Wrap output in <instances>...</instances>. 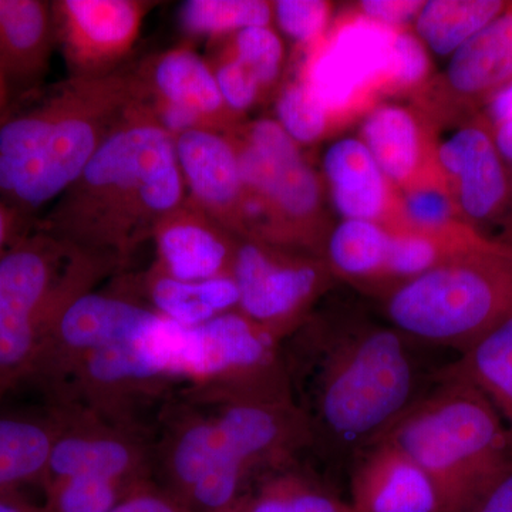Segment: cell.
<instances>
[{
  "mask_svg": "<svg viewBox=\"0 0 512 512\" xmlns=\"http://www.w3.org/2000/svg\"><path fill=\"white\" fill-rule=\"evenodd\" d=\"M154 264L178 281L201 282L232 276L237 235L218 224L190 197L158 222Z\"/></svg>",
  "mask_w": 512,
  "mask_h": 512,
  "instance_id": "obj_20",
  "label": "cell"
},
{
  "mask_svg": "<svg viewBox=\"0 0 512 512\" xmlns=\"http://www.w3.org/2000/svg\"><path fill=\"white\" fill-rule=\"evenodd\" d=\"M198 407L208 410L254 480L296 466L302 453L315 448L311 424L293 399H234Z\"/></svg>",
  "mask_w": 512,
  "mask_h": 512,
  "instance_id": "obj_16",
  "label": "cell"
},
{
  "mask_svg": "<svg viewBox=\"0 0 512 512\" xmlns=\"http://www.w3.org/2000/svg\"><path fill=\"white\" fill-rule=\"evenodd\" d=\"M274 6L264 0H190L181 8V26L191 35L214 39L255 26H271Z\"/></svg>",
  "mask_w": 512,
  "mask_h": 512,
  "instance_id": "obj_31",
  "label": "cell"
},
{
  "mask_svg": "<svg viewBox=\"0 0 512 512\" xmlns=\"http://www.w3.org/2000/svg\"><path fill=\"white\" fill-rule=\"evenodd\" d=\"M231 512H241V511L235 510V511H231Z\"/></svg>",
  "mask_w": 512,
  "mask_h": 512,
  "instance_id": "obj_47",
  "label": "cell"
},
{
  "mask_svg": "<svg viewBox=\"0 0 512 512\" xmlns=\"http://www.w3.org/2000/svg\"><path fill=\"white\" fill-rule=\"evenodd\" d=\"M495 144L503 157L512 184V121L493 128Z\"/></svg>",
  "mask_w": 512,
  "mask_h": 512,
  "instance_id": "obj_44",
  "label": "cell"
},
{
  "mask_svg": "<svg viewBox=\"0 0 512 512\" xmlns=\"http://www.w3.org/2000/svg\"><path fill=\"white\" fill-rule=\"evenodd\" d=\"M322 170L330 200L343 220L376 222L389 232L406 229L400 191L359 137H345L329 146Z\"/></svg>",
  "mask_w": 512,
  "mask_h": 512,
  "instance_id": "obj_21",
  "label": "cell"
},
{
  "mask_svg": "<svg viewBox=\"0 0 512 512\" xmlns=\"http://www.w3.org/2000/svg\"><path fill=\"white\" fill-rule=\"evenodd\" d=\"M356 458L349 501L357 512H443L429 474L389 441H377Z\"/></svg>",
  "mask_w": 512,
  "mask_h": 512,
  "instance_id": "obj_22",
  "label": "cell"
},
{
  "mask_svg": "<svg viewBox=\"0 0 512 512\" xmlns=\"http://www.w3.org/2000/svg\"><path fill=\"white\" fill-rule=\"evenodd\" d=\"M228 133L247 192L245 238L323 258L329 234L323 183L301 147L272 119L241 123Z\"/></svg>",
  "mask_w": 512,
  "mask_h": 512,
  "instance_id": "obj_8",
  "label": "cell"
},
{
  "mask_svg": "<svg viewBox=\"0 0 512 512\" xmlns=\"http://www.w3.org/2000/svg\"><path fill=\"white\" fill-rule=\"evenodd\" d=\"M185 198L175 137L138 100L37 228L121 265Z\"/></svg>",
  "mask_w": 512,
  "mask_h": 512,
  "instance_id": "obj_2",
  "label": "cell"
},
{
  "mask_svg": "<svg viewBox=\"0 0 512 512\" xmlns=\"http://www.w3.org/2000/svg\"><path fill=\"white\" fill-rule=\"evenodd\" d=\"M272 6L279 28L301 49L315 45L328 32L332 3L323 0H278Z\"/></svg>",
  "mask_w": 512,
  "mask_h": 512,
  "instance_id": "obj_37",
  "label": "cell"
},
{
  "mask_svg": "<svg viewBox=\"0 0 512 512\" xmlns=\"http://www.w3.org/2000/svg\"><path fill=\"white\" fill-rule=\"evenodd\" d=\"M394 329L464 350L512 313V244L485 239L384 296Z\"/></svg>",
  "mask_w": 512,
  "mask_h": 512,
  "instance_id": "obj_5",
  "label": "cell"
},
{
  "mask_svg": "<svg viewBox=\"0 0 512 512\" xmlns=\"http://www.w3.org/2000/svg\"><path fill=\"white\" fill-rule=\"evenodd\" d=\"M241 512H357L343 500L296 466L256 477Z\"/></svg>",
  "mask_w": 512,
  "mask_h": 512,
  "instance_id": "obj_29",
  "label": "cell"
},
{
  "mask_svg": "<svg viewBox=\"0 0 512 512\" xmlns=\"http://www.w3.org/2000/svg\"><path fill=\"white\" fill-rule=\"evenodd\" d=\"M133 73L141 103L174 137L195 128L229 131L242 123L222 99L210 63L191 47L151 56Z\"/></svg>",
  "mask_w": 512,
  "mask_h": 512,
  "instance_id": "obj_15",
  "label": "cell"
},
{
  "mask_svg": "<svg viewBox=\"0 0 512 512\" xmlns=\"http://www.w3.org/2000/svg\"><path fill=\"white\" fill-rule=\"evenodd\" d=\"M392 325L352 315L313 316L282 342L292 396L315 450L359 456L386 436L436 380Z\"/></svg>",
  "mask_w": 512,
  "mask_h": 512,
  "instance_id": "obj_1",
  "label": "cell"
},
{
  "mask_svg": "<svg viewBox=\"0 0 512 512\" xmlns=\"http://www.w3.org/2000/svg\"><path fill=\"white\" fill-rule=\"evenodd\" d=\"M20 221L22 220L18 215L10 210L8 205L0 201V255L19 237L16 235V231H18Z\"/></svg>",
  "mask_w": 512,
  "mask_h": 512,
  "instance_id": "obj_43",
  "label": "cell"
},
{
  "mask_svg": "<svg viewBox=\"0 0 512 512\" xmlns=\"http://www.w3.org/2000/svg\"><path fill=\"white\" fill-rule=\"evenodd\" d=\"M232 276L238 311L282 342L308 319L335 278L319 256L252 238H239Z\"/></svg>",
  "mask_w": 512,
  "mask_h": 512,
  "instance_id": "obj_12",
  "label": "cell"
},
{
  "mask_svg": "<svg viewBox=\"0 0 512 512\" xmlns=\"http://www.w3.org/2000/svg\"><path fill=\"white\" fill-rule=\"evenodd\" d=\"M60 427L62 412L56 406L0 414V495L18 494L26 484L43 485Z\"/></svg>",
  "mask_w": 512,
  "mask_h": 512,
  "instance_id": "obj_25",
  "label": "cell"
},
{
  "mask_svg": "<svg viewBox=\"0 0 512 512\" xmlns=\"http://www.w3.org/2000/svg\"><path fill=\"white\" fill-rule=\"evenodd\" d=\"M62 412L43 487L64 478L93 476L143 485L153 483L154 444L144 431L87 412L77 406H56Z\"/></svg>",
  "mask_w": 512,
  "mask_h": 512,
  "instance_id": "obj_14",
  "label": "cell"
},
{
  "mask_svg": "<svg viewBox=\"0 0 512 512\" xmlns=\"http://www.w3.org/2000/svg\"><path fill=\"white\" fill-rule=\"evenodd\" d=\"M157 336L165 373L188 383L187 402L293 399L282 340L238 309L192 328L165 318Z\"/></svg>",
  "mask_w": 512,
  "mask_h": 512,
  "instance_id": "obj_6",
  "label": "cell"
},
{
  "mask_svg": "<svg viewBox=\"0 0 512 512\" xmlns=\"http://www.w3.org/2000/svg\"><path fill=\"white\" fill-rule=\"evenodd\" d=\"M144 485L93 476L64 478L45 485L43 507L46 512H111Z\"/></svg>",
  "mask_w": 512,
  "mask_h": 512,
  "instance_id": "obj_33",
  "label": "cell"
},
{
  "mask_svg": "<svg viewBox=\"0 0 512 512\" xmlns=\"http://www.w3.org/2000/svg\"><path fill=\"white\" fill-rule=\"evenodd\" d=\"M437 376L473 384L500 413L512 444V313Z\"/></svg>",
  "mask_w": 512,
  "mask_h": 512,
  "instance_id": "obj_27",
  "label": "cell"
},
{
  "mask_svg": "<svg viewBox=\"0 0 512 512\" xmlns=\"http://www.w3.org/2000/svg\"><path fill=\"white\" fill-rule=\"evenodd\" d=\"M37 507L19 494L0 495V512H35Z\"/></svg>",
  "mask_w": 512,
  "mask_h": 512,
  "instance_id": "obj_45",
  "label": "cell"
},
{
  "mask_svg": "<svg viewBox=\"0 0 512 512\" xmlns=\"http://www.w3.org/2000/svg\"><path fill=\"white\" fill-rule=\"evenodd\" d=\"M146 0H59L52 2L56 43L72 76H101L119 70L136 46L148 13Z\"/></svg>",
  "mask_w": 512,
  "mask_h": 512,
  "instance_id": "obj_17",
  "label": "cell"
},
{
  "mask_svg": "<svg viewBox=\"0 0 512 512\" xmlns=\"http://www.w3.org/2000/svg\"><path fill=\"white\" fill-rule=\"evenodd\" d=\"M427 126L437 165L461 218L477 231V225L501 217L510 202L512 184L493 127L485 119H453Z\"/></svg>",
  "mask_w": 512,
  "mask_h": 512,
  "instance_id": "obj_13",
  "label": "cell"
},
{
  "mask_svg": "<svg viewBox=\"0 0 512 512\" xmlns=\"http://www.w3.org/2000/svg\"><path fill=\"white\" fill-rule=\"evenodd\" d=\"M512 82V6L450 56L444 73L414 96L430 121L458 119Z\"/></svg>",
  "mask_w": 512,
  "mask_h": 512,
  "instance_id": "obj_18",
  "label": "cell"
},
{
  "mask_svg": "<svg viewBox=\"0 0 512 512\" xmlns=\"http://www.w3.org/2000/svg\"><path fill=\"white\" fill-rule=\"evenodd\" d=\"M141 289L154 311L187 328L237 311L239 305L234 276L201 282L178 281L153 264L144 275Z\"/></svg>",
  "mask_w": 512,
  "mask_h": 512,
  "instance_id": "obj_26",
  "label": "cell"
},
{
  "mask_svg": "<svg viewBox=\"0 0 512 512\" xmlns=\"http://www.w3.org/2000/svg\"><path fill=\"white\" fill-rule=\"evenodd\" d=\"M399 30L349 10L330 23L315 45L302 49L293 77L340 128L348 126L386 97H394V42Z\"/></svg>",
  "mask_w": 512,
  "mask_h": 512,
  "instance_id": "obj_9",
  "label": "cell"
},
{
  "mask_svg": "<svg viewBox=\"0 0 512 512\" xmlns=\"http://www.w3.org/2000/svg\"><path fill=\"white\" fill-rule=\"evenodd\" d=\"M220 45L261 84L268 93L278 83L285 64V47L271 26H255L220 37Z\"/></svg>",
  "mask_w": 512,
  "mask_h": 512,
  "instance_id": "obj_35",
  "label": "cell"
},
{
  "mask_svg": "<svg viewBox=\"0 0 512 512\" xmlns=\"http://www.w3.org/2000/svg\"><path fill=\"white\" fill-rule=\"evenodd\" d=\"M443 512H512V461Z\"/></svg>",
  "mask_w": 512,
  "mask_h": 512,
  "instance_id": "obj_39",
  "label": "cell"
},
{
  "mask_svg": "<svg viewBox=\"0 0 512 512\" xmlns=\"http://www.w3.org/2000/svg\"><path fill=\"white\" fill-rule=\"evenodd\" d=\"M187 195L238 238H245V192L237 148L228 131L195 128L175 136Z\"/></svg>",
  "mask_w": 512,
  "mask_h": 512,
  "instance_id": "obj_19",
  "label": "cell"
},
{
  "mask_svg": "<svg viewBox=\"0 0 512 512\" xmlns=\"http://www.w3.org/2000/svg\"><path fill=\"white\" fill-rule=\"evenodd\" d=\"M160 427L154 444L158 487L185 512L237 510L254 477L210 414L187 400L167 404L160 414Z\"/></svg>",
  "mask_w": 512,
  "mask_h": 512,
  "instance_id": "obj_10",
  "label": "cell"
},
{
  "mask_svg": "<svg viewBox=\"0 0 512 512\" xmlns=\"http://www.w3.org/2000/svg\"><path fill=\"white\" fill-rule=\"evenodd\" d=\"M394 96H416L430 82L431 62L427 47L406 29L397 32L394 42Z\"/></svg>",
  "mask_w": 512,
  "mask_h": 512,
  "instance_id": "obj_38",
  "label": "cell"
},
{
  "mask_svg": "<svg viewBox=\"0 0 512 512\" xmlns=\"http://www.w3.org/2000/svg\"><path fill=\"white\" fill-rule=\"evenodd\" d=\"M140 100L133 70L70 76L0 114V201L23 220L59 200Z\"/></svg>",
  "mask_w": 512,
  "mask_h": 512,
  "instance_id": "obj_3",
  "label": "cell"
},
{
  "mask_svg": "<svg viewBox=\"0 0 512 512\" xmlns=\"http://www.w3.org/2000/svg\"><path fill=\"white\" fill-rule=\"evenodd\" d=\"M406 229L444 234L466 227L440 170L400 191Z\"/></svg>",
  "mask_w": 512,
  "mask_h": 512,
  "instance_id": "obj_32",
  "label": "cell"
},
{
  "mask_svg": "<svg viewBox=\"0 0 512 512\" xmlns=\"http://www.w3.org/2000/svg\"><path fill=\"white\" fill-rule=\"evenodd\" d=\"M158 316L147 302L123 292L69 293L47 316L29 383L56 403L90 356L137 338Z\"/></svg>",
  "mask_w": 512,
  "mask_h": 512,
  "instance_id": "obj_11",
  "label": "cell"
},
{
  "mask_svg": "<svg viewBox=\"0 0 512 512\" xmlns=\"http://www.w3.org/2000/svg\"><path fill=\"white\" fill-rule=\"evenodd\" d=\"M276 121L301 146H312L340 130L338 123L309 90L292 77L276 99Z\"/></svg>",
  "mask_w": 512,
  "mask_h": 512,
  "instance_id": "obj_34",
  "label": "cell"
},
{
  "mask_svg": "<svg viewBox=\"0 0 512 512\" xmlns=\"http://www.w3.org/2000/svg\"><path fill=\"white\" fill-rule=\"evenodd\" d=\"M390 232L376 222L343 220L329 231L323 259L335 278L386 293Z\"/></svg>",
  "mask_w": 512,
  "mask_h": 512,
  "instance_id": "obj_28",
  "label": "cell"
},
{
  "mask_svg": "<svg viewBox=\"0 0 512 512\" xmlns=\"http://www.w3.org/2000/svg\"><path fill=\"white\" fill-rule=\"evenodd\" d=\"M208 63L228 110L241 120L264 96L261 84L221 45Z\"/></svg>",
  "mask_w": 512,
  "mask_h": 512,
  "instance_id": "obj_36",
  "label": "cell"
},
{
  "mask_svg": "<svg viewBox=\"0 0 512 512\" xmlns=\"http://www.w3.org/2000/svg\"><path fill=\"white\" fill-rule=\"evenodd\" d=\"M507 8L501 0H430L414 20V29L431 52L451 56Z\"/></svg>",
  "mask_w": 512,
  "mask_h": 512,
  "instance_id": "obj_30",
  "label": "cell"
},
{
  "mask_svg": "<svg viewBox=\"0 0 512 512\" xmlns=\"http://www.w3.org/2000/svg\"><path fill=\"white\" fill-rule=\"evenodd\" d=\"M55 45L52 2L0 0V74L10 101L39 89Z\"/></svg>",
  "mask_w": 512,
  "mask_h": 512,
  "instance_id": "obj_24",
  "label": "cell"
},
{
  "mask_svg": "<svg viewBox=\"0 0 512 512\" xmlns=\"http://www.w3.org/2000/svg\"><path fill=\"white\" fill-rule=\"evenodd\" d=\"M113 265L39 228L19 235L0 255V400L29 383L56 303L74 289L96 286Z\"/></svg>",
  "mask_w": 512,
  "mask_h": 512,
  "instance_id": "obj_7",
  "label": "cell"
},
{
  "mask_svg": "<svg viewBox=\"0 0 512 512\" xmlns=\"http://www.w3.org/2000/svg\"><path fill=\"white\" fill-rule=\"evenodd\" d=\"M485 120L493 128L512 121V82L488 99Z\"/></svg>",
  "mask_w": 512,
  "mask_h": 512,
  "instance_id": "obj_42",
  "label": "cell"
},
{
  "mask_svg": "<svg viewBox=\"0 0 512 512\" xmlns=\"http://www.w3.org/2000/svg\"><path fill=\"white\" fill-rule=\"evenodd\" d=\"M424 2L420 0H362L355 9L360 15L380 25L394 29H406L416 20Z\"/></svg>",
  "mask_w": 512,
  "mask_h": 512,
  "instance_id": "obj_40",
  "label": "cell"
},
{
  "mask_svg": "<svg viewBox=\"0 0 512 512\" xmlns=\"http://www.w3.org/2000/svg\"><path fill=\"white\" fill-rule=\"evenodd\" d=\"M382 440L429 474L444 510L512 461L510 434L488 397L473 384L437 375Z\"/></svg>",
  "mask_w": 512,
  "mask_h": 512,
  "instance_id": "obj_4",
  "label": "cell"
},
{
  "mask_svg": "<svg viewBox=\"0 0 512 512\" xmlns=\"http://www.w3.org/2000/svg\"><path fill=\"white\" fill-rule=\"evenodd\" d=\"M10 97L8 92V87H6L5 80H3L2 74H0V114L6 110V107L9 106Z\"/></svg>",
  "mask_w": 512,
  "mask_h": 512,
  "instance_id": "obj_46",
  "label": "cell"
},
{
  "mask_svg": "<svg viewBox=\"0 0 512 512\" xmlns=\"http://www.w3.org/2000/svg\"><path fill=\"white\" fill-rule=\"evenodd\" d=\"M111 512H185L156 483L141 487Z\"/></svg>",
  "mask_w": 512,
  "mask_h": 512,
  "instance_id": "obj_41",
  "label": "cell"
},
{
  "mask_svg": "<svg viewBox=\"0 0 512 512\" xmlns=\"http://www.w3.org/2000/svg\"><path fill=\"white\" fill-rule=\"evenodd\" d=\"M359 138L399 191L440 170L430 128L412 107L379 104L363 117Z\"/></svg>",
  "mask_w": 512,
  "mask_h": 512,
  "instance_id": "obj_23",
  "label": "cell"
}]
</instances>
